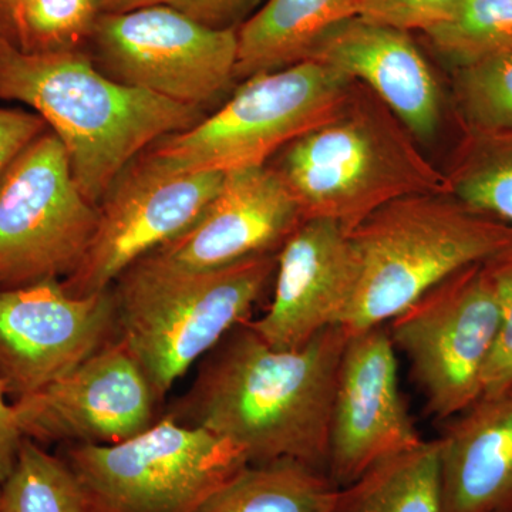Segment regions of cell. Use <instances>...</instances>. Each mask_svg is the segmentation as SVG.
I'll return each instance as SVG.
<instances>
[{"instance_id":"obj_24","label":"cell","mask_w":512,"mask_h":512,"mask_svg":"<svg viewBox=\"0 0 512 512\" xmlns=\"http://www.w3.org/2000/svg\"><path fill=\"white\" fill-rule=\"evenodd\" d=\"M451 67L512 52V0H464L446 22L423 32Z\"/></svg>"},{"instance_id":"obj_31","label":"cell","mask_w":512,"mask_h":512,"mask_svg":"<svg viewBox=\"0 0 512 512\" xmlns=\"http://www.w3.org/2000/svg\"><path fill=\"white\" fill-rule=\"evenodd\" d=\"M25 437L16 423L15 410L0 383V485L12 473Z\"/></svg>"},{"instance_id":"obj_19","label":"cell","mask_w":512,"mask_h":512,"mask_svg":"<svg viewBox=\"0 0 512 512\" xmlns=\"http://www.w3.org/2000/svg\"><path fill=\"white\" fill-rule=\"evenodd\" d=\"M362 5L363 0H268L237 29L235 79L308 60L333 29L360 15Z\"/></svg>"},{"instance_id":"obj_8","label":"cell","mask_w":512,"mask_h":512,"mask_svg":"<svg viewBox=\"0 0 512 512\" xmlns=\"http://www.w3.org/2000/svg\"><path fill=\"white\" fill-rule=\"evenodd\" d=\"M500 259L461 269L387 326L427 413L437 420L453 419L481 397L484 367L503 318Z\"/></svg>"},{"instance_id":"obj_1","label":"cell","mask_w":512,"mask_h":512,"mask_svg":"<svg viewBox=\"0 0 512 512\" xmlns=\"http://www.w3.org/2000/svg\"><path fill=\"white\" fill-rule=\"evenodd\" d=\"M349 332L335 326L298 349H274L248 323L200 360L165 416L231 441L249 464L291 458L328 473L330 420Z\"/></svg>"},{"instance_id":"obj_32","label":"cell","mask_w":512,"mask_h":512,"mask_svg":"<svg viewBox=\"0 0 512 512\" xmlns=\"http://www.w3.org/2000/svg\"><path fill=\"white\" fill-rule=\"evenodd\" d=\"M23 0H0V36L19 46Z\"/></svg>"},{"instance_id":"obj_16","label":"cell","mask_w":512,"mask_h":512,"mask_svg":"<svg viewBox=\"0 0 512 512\" xmlns=\"http://www.w3.org/2000/svg\"><path fill=\"white\" fill-rule=\"evenodd\" d=\"M356 276L349 232L333 221H302L279 249L274 301L248 326L274 349L301 348L323 330L343 328Z\"/></svg>"},{"instance_id":"obj_13","label":"cell","mask_w":512,"mask_h":512,"mask_svg":"<svg viewBox=\"0 0 512 512\" xmlns=\"http://www.w3.org/2000/svg\"><path fill=\"white\" fill-rule=\"evenodd\" d=\"M25 439L40 444H117L160 417L153 387L114 338L69 375L12 402Z\"/></svg>"},{"instance_id":"obj_22","label":"cell","mask_w":512,"mask_h":512,"mask_svg":"<svg viewBox=\"0 0 512 512\" xmlns=\"http://www.w3.org/2000/svg\"><path fill=\"white\" fill-rule=\"evenodd\" d=\"M447 177L456 200L512 225V133H464Z\"/></svg>"},{"instance_id":"obj_6","label":"cell","mask_w":512,"mask_h":512,"mask_svg":"<svg viewBox=\"0 0 512 512\" xmlns=\"http://www.w3.org/2000/svg\"><path fill=\"white\" fill-rule=\"evenodd\" d=\"M352 86L345 74L316 60L255 74L212 116L161 138L138 161L167 175L261 167L335 116Z\"/></svg>"},{"instance_id":"obj_21","label":"cell","mask_w":512,"mask_h":512,"mask_svg":"<svg viewBox=\"0 0 512 512\" xmlns=\"http://www.w3.org/2000/svg\"><path fill=\"white\" fill-rule=\"evenodd\" d=\"M332 512H444L439 441L379 461L339 488Z\"/></svg>"},{"instance_id":"obj_27","label":"cell","mask_w":512,"mask_h":512,"mask_svg":"<svg viewBox=\"0 0 512 512\" xmlns=\"http://www.w3.org/2000/svg\"><path fill=\"white\" fill-rule=\"evenodd\" d=\"M464 0H363L359 18L406 30L434 28L456 13Z\"/></svg>"},{"instance_id":"obj_10","label":"cell","mask_w":512,"mask_h":512,"mask_svg":"<svg viewBox=\"0 0 512 512\" xmlns=\"http://www.w3.org/2000/svg\"><path fill=\"white\" fill-rule=\"evenodd\" d=\"M90 43L101 72L202 109L235 79L237 29H212L170 6L101 12Z\"/></svg>"},{"instance_id":"obj_29","label":"cell","mask_w":512,"mask_h":512,"mask_svg":"<svg viewBox=\"0 0 512 512\" xmlns=\"http://www.w3.org/2000/svg\"><path fill=\"white\" fill-rule=\"evenodd\" d=\"M256 0H100L101 12H126L141 6H170L212 29H238Z\"/></svg>"},{"instance_id":"obj_20","label":"cell","mask_w":512,"mask_h":512,"mask_svg":"<svg viewBox=\"0 0 512 512\" xmlns=\"http://www.w3.org/2000/svg\"><path fill=\"white\" fill-rule=\"evenodd\" d=\"M338 485L291 458L248 464L195 512H332Z\"/></svg>"},{"instance_id":"obj_3","label":"cell","mask_w":512,"mask_h":512,"mask_svg":"<svg viewBox=\"0 0 512 512\" xmlns=\"http://www.w3.org/2000/svg\"><path fill=\"white\" fill-rule=\"evenodd\" d=\"M399 121L379 97L353 82L335 116L281 151L275 170L303 221H333L350 232L399 198L450 195L447 174L423 157Z\"/></svg>"},{"instance_id":"obj_2","label":"cell","mask_w":512,"mask_h":512,"mask_svg":"<svg viewBox=\"0 0 512 512\" xmlns=\"http://www.w3.org/2000/svg\"><path fill=\"white\" fill-rule=\"evenodd\" d=\"M0 100L20 101L45 120L96 207L148 147L204 119L198 107L110 79L82 50L25 52L3 36Z\"/></svg>"},{"instance_id":"obj_7","label":"cell","mask_w":512,"mask_h":512,"mask_svg":"<svg viewBox=\"0 0 512 512\" xmlns=\"http://www.w3.org/2000/svg\"><path fill=\"white\" fill-rule=\"evenodd\" d=\"M60 457L83 494V512H195L248 466L217 434L171 417L117 444H64Z\"/></svg>"},{"instance_id":"obj_28","label":"cell","mask_w":512,"mask_h":512,"mask_svg":"<svg viewBox=\"0 0 512 512\" xmlns=\"http://www.w3.org/2000/svg\"><path fill=\"white\" fill-rule=\"evenodd\" d=\"M503 318L494 348L484 367L481 397L512 393V254L498 262Z\"/></svg>"},{"instance_id":"obj_14","label":"cell","mask_w":512,"mask_h":512,"mask_svg":"<svg viewBox=\"0 0 512 512\" xmlns=\"http://www.w3.org/2000/svg\"><path fill=\"white\" fill-rule=\"evenodd\" d=\"M423 441L400 392L389 330L380 325L349 333L330 420V480L345 487L384 458Z\"/></svg>"},{"instance_id":"obj_9","label":"cell","mask_w":512,"mask_h":512,"mask_svg":"<svg viewBox=\"0 0 512 512\" xmlns=\"http://www.w3.org/2000/svg\"><path fill=\"white\" fill-rule=\"evenodd\" d=\"M97 221L99 208L77 187L69 154L49 128L0 181V288L69 278Z\"/></svg>"},{"instance_id":"obj_12","label":"cell","mask_w":512,"mask_h":512,"mask_svg":"<svg viewBox=\"0 0 512 512\" xmlns=\"http://www.w3.org/2000/svg\"><path fill=\"white\" fill-rule=\"evenodd\" d=\"M222 180L221 173L161 174L134 161L97 207L96 231L82 264L62 281L66 291L90 296L110 289L138 259L190 227Z\"/></svg>"},{"instance_id":"obj_15","label":"cell","mask_w":512,"mask_h":512,"mask_svg":"<svg viewBox=\"0 0 512 512\" xmlns=\"http://www.w3.org/2000/svg\"><path fill=\"white\" fill-rule=\"evenodd\" d=\"M302 221L298 202L275 168H239L224 174L220 190L190 227L141 261L175 271L220 269L278 254Z\"/></svg>"},{"instance_id":"obj_25","label":"cell","mask_w":512,"mask_h":512,"mask_svg":"<svg viewBox=\"0 0 512 512\" xmlns=\"http://www.w3.org/2000/svg\"><path fill=\"white\" fill-rule=\"evenodd\" d=\"M453 74L464 133H512V52L457 67Z\"/></svg>"},{"instance_id":"obj_4","label":"cell","mask_w":512,"mask_h":512,"mask_svg":"<svg viewBox=\"0 0 512 512\" xmlns=\"http://www.w3.org/2000/svg\"><path fill=\"white\" fill-rule=\"evenodd\" d=\"M349 239L357 269L349 333L386 325L461 269L512 254V225L448 194L389 202Z\"/></svg>"},{"instance_id":"obj_26","label":"cell","mask_w":512,"mask_h":512,"mask_svg":"<svg viewBox=\"0 0 512 512\" xmlns=\"http://www.w3.org/2000/svg\"><path fill=\"white\" fill-rule=\"evenodd\" d=\"M100 13V0H23L19 47L33 53L80 50Z\"/></svg>"},{"instance_id":"obj_23","label":"cell","mask_w":512,"mask_h":512,"mask_svg":"<svg viewBox=\"0 0 512 512\" xmlns=\"http://www.w3.org/2000/svg\"><path fill=\"white\" fill-rule=\"evenodd\" d=\"M0 512H83L82 488L62 457L23 439L15 467L0 485Z\"/></svg>"},{"instance_id":"obj_11","label":"cell","mask_w":512,"mask_h":512,"mask_svg":"<svg viewBox=\"0 0 512 512\" xmlns=\"http://www.w3.org/2000/svg\"><path fill=\"white\" fill-rule=\"evenodd\" d=\"M117 338L113 289L73 296L62 281L0 288V383L10 402L62 379Z\"/></svg>"},{"instance_id":"obj_5","label":"cell","mask_w":512,"mask_h":512,"mask_svg":"<svg viewBox=\"0 0 512 512\" xmlns=\"http://www.w3.org/2000/svg\"><path fill=\"white\" fill-rule=\"evenodd\" d=\"M278 254L211 271H175L137 261L114 282L117 338L163 403L174 384L225 335L252 319Z\"/></svg>"},{"instance_id":"obj_18","label":"cell","mask_w":512,"mask_h":512,"mask_svg":"<svg viewBox=\"0 0 512 512\" xmlns=\"http://www.w3.org/2000/svg\"><path fill=\"white\" fill-rule=\"evenodd\" d=\"M437 441L444 512H512V393L480 397Z\"/></svg>"},{"instance_id":"obj_17","label":"cell","mask_w":512,"mask_h":512,"mask_svg":"<svg viewBox=\"0 0 512 512\" xmlns=\"http://www.w3.org/2000/svg\"><path fill=\"white\" fill-rule=\"evenodd\" d=\"M308 60L366 83L409 133L427 141L443 120V93L429 62L406 30L362 18L346 20Z\"/></svg>"},{"instance_id":"obj_30","label":"cell","mask_w":512,"mask_h":512,"mask_svg":"<svg viewBox=\"0 0 512 512\" xmlns=\"http://www.w3.org/2000/svg\"><path fill=\"white\" fill-rule=\"evenodd\" d=\"M47 130L39 114L0 107V181L20 154Z\"/></svg>"}]
</instances>
